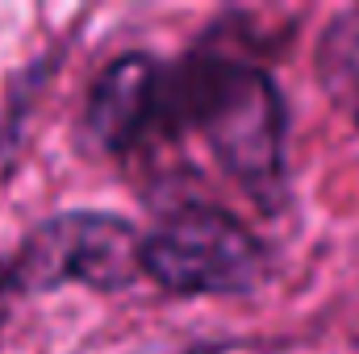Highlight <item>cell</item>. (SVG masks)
<instances>
[{"label":"cell","mask_w":359,"mask_h":354,"mask_svg":"<svg viewBox=\"0 0 359 354\" xmlns=\"http://www.w3.org/2000/svg\"><path fill=\"white\" fill-rule=\"evenodd\" d=\"M192 129L222 171L259 204L284 196V104L264 67L192 55L163 71L159 138Z\"/></svg>","instance_id":"obj_1"},{"label":"cell","mask_w":359,"mask_h":354,"mask_svg":"<svg viewBox=\"0 0 359 354\" xmlns=\"http://www.w3.org/2000/svg\"><path fill=\"white\" fill-rule=\"evenodd\" d=\"M142 275V234L100 208H67L29 229L21 250L8 263L13 292H55L92 288L121 292Z\"/></svg>","instance_id":"obj_2"},{"label":"cell","mask_w":359,"mask_h":354,"mask_svg":"<svg viewBox=\"0 0 359 354\" xmlns=\"http://www.w3.org/2000/svg\"><path fill=\"white\" fill-rule=\"evenodd\" d=\"M264 250L213 204L172 208L142 234V275L176 296H247L264 283Z\"/></svg>","instance_id":"obj_3"},{"label":"cell","mask_w":359,"mask_h":354,"mask_svg":"<svg viewBox=\"0 0 359 354\" xmlns=\"http://www.w3.org/2000/svg\"><path fill=\"white\" fill-rule=\"evenodd\" d=\"M163 71L168 63L142 50L117 55L88 92L84 104V129L88 138L109 150L126 155L159 138V117H163Z\"/></svg>","instance_id":"obj_4"},{"label":"cell","mask_w":359,"mask_h":354,"mask_svg":"<svg viewBox=\"0 0 359 354\" xmlns=\"http://www.w3.org/2000/svg\"><path fill=\"white\" fill-rule=\"evenodd\" d=\"M318 84L359 129V4L330 17L318 38Z\"/></svg>","instance_id":"obj_5"},{"label":"cell","mask_w":359,"mask_h":354,"mask_svg":"<svg viewBox=\"0 0 359 354\" xmlns=\"http://www.w3.org/2000/svg\"><path fill=\"white\" fill-rule=\"evenodd\" d=\"M8 296H13V279H8V263H0V317H4Z\"/></svg>","instance_id":"obj_6"},{"label":"cell","mask_w":359,"mask_h":354,"mask_svg":"<svg viewBox=\"0 0 359 354\" xmlns=\"http://www.w3.org/2000/svg\"><path fill=\"white\" fill-rule=\"evenodd\" d=\"M188 354H196V351H188Z\"/></svg>","instance_id":"obj_7"}]
</instances>
